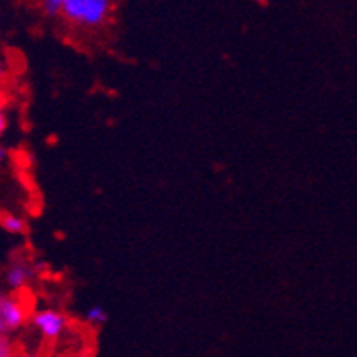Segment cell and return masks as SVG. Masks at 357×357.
I'll return each mask as SVG.
<instances>
[{
	"instance_id": "obj_8",
	"label": "cell",
	"mask_w": 357,
	"mask_h": 357,
	"mask_svg": "<svg viewBox=\"0 0 357 357\" xmlns=\"http://www.w3.org/2000/svg\"><path fill=\"white\" fill-rule=\"evenodd\" d=\"M15 354V347L9 337L0 336V357H13Z\"/></svg>"
},
{
	"instance_id": "obj_1",
	"label": "cell",
	"mask_w": 357,
	"mask_h": 357,
	"mask_svg": "<svg viewBox=\"0 0 357 357\" xmlns=\"http://www.w3.org/2000/svg\"><path fill=\"white\" fill-rule=\"evenodd\" d=\"M112 8L110 0H63L61 16L79 27L96 29L105 24Z\"/></svg>"
},
{
	"instance_id": "obj_9",
	"label": "cell",
	"mask_w": 357,
	"mask_h": 357,
	"mask_svg": "<svg viewBox=\"0 0 357 357\" xmlns=\"http://www.w3.org/2000/svg\"><path fill=\"white\" fill-rule=\"evenodd\" d=\"M8 130V112H6V100L0 95V137Z\"/></svg>"
},
{
	"instance_id": "obj_10",
	"label": "cell",
	"mask_w": 357,
	"mask_h": 357,
	"mask_svg": "<svg viewBox=\"0 0 357 357\" xmlns=\"http://www.w3.org/2000/svg\"><path fill=\"white\" fill-rule=\"evenodd\" d=\"M6 158H8V148L0 144V164H2V162H6Z\"/></svg>"
},
{
	"instance_id": "obj_2",
	"label": "cell",
	"mask_w": 357,
	"mask_h": 357,
	"mask_svg": "<svg viewBox=\"0 0 357 357\" xmlns=\"http://www.w3.org/2000/svg\"><path fill=\"white\" fill-rule=\"evenodd\" d=\"M70 318L57 310H40L32 314V326L47 340H57L66 331Z\"/></svg>"
},
{
	"instance_id": "obj_3",
	"label": "cell",
	"mask_w": 357,
	"mask_h": 357,
	"mask_svg": "<svg viewBox=\"0 0 357 357\" xmlns=\"http://www.w3.org/2000/svg\"><path fill=\"white\" fill-rule=\"evenodd\" d=\"M0 318H2L6 333L8 331H18L27 320V307L18 298L6 295L4 301L0 303Z\"/></svg>"
},
{
	"instance_id": "obj_11",
	"label": "cell",
	"mask_w": 357,
	"mask_h": 357,
	"mask_svg": "<svg viewBox=\"0 0 357 357\" xmlns=\"http://www.w3.org/2000/svg\"><path fill=\"white\" fill-rule=\"evenodd\" d=\"M4 297H6V294H2V291H0V303L4 301ZM4 333H6L4 324H2V318H0V336H4Z\"/></svg>"
},
{
	"instance_id": "obj_4",
	"label": "cell",
	"mask_w": 357,
	"mask_h": 357,
	"mask_svg": "<svg viewBox=\"0 0 357 357\" xmlns=\"http://www.w3.org/2000/svg\"><path fill=\"white\" fill-rule=\"evenodd\" d=\"M34 268H32L31 263L27 261H16L13 265H9L8 271H6V284H8L11 290H22L25 284L34 278Z\"/></svg>"
},
{
	"instance_id": "obj_7",
	"label": "cell",
	"mask_w": 357,
	"mask_h": 357,
	"mask_svg": "<svg viewBox=\"0 0 357 357\" xmlns=\"http://www.w3.org/2000/svg\"><path fill=\"white\" fill-rule=\"evenodd\" d=\"M107 320H109V313L105 311V307L93 306L87 310L86 322L89 324V326H102V324H105Z\"/></svg>"
},
{
	"instance_id": "obj_5",
	"label": "cell",
	"mask_w": 357,
	"mask_h": 357,
	"mask_svg": "<svg viewBox=\"0 0 357 357\" xmlns=\"http://www.w3.org/2000/svg\"><path fill=\"white\" fill-rule=\"evenodd\" d=\"M0 226H2L4 231L11 233V235H22V233L27 231V220L13 212L0 213Z\"/></svg>"
},
{
	"instance_id": "obj_6",
	"label": "cell",
	"mask_w": 357,
	"mask_h": 357,
	"mask_svg": "<svg viewBox=\"0 0 357 357\" xmlns=\"http://www.w3.org/2000/svg\"><path fill=\"white\" fill-rule=\"evenodd\" d=\"M40 9L43 16H47L50 20H55L63 13V0H43V2H40Z\"/></svg>"
}]
</instances>
